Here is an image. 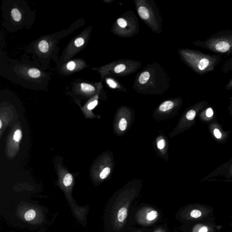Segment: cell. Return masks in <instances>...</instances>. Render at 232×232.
I'll return each instance as SVG.
<instances>
[{"instance_id": "cell-28", "label": "cell", "mask_w": 232, "mask_h": 232, "mask_svg": "<svg viewBox=\"0 0 232 232\" xmlns=\"http://www.w3.org/2000/svg\"><path fill=\"white\" fill-rule=\"evenodd\" d=\"M208 228L204 226V227H202V228H200V229H198V232H208Z\"/></svg>"}, {"instance_id": "cell-22", "label": "cell", "mask_w": 232, "mask_h": 232, "mask_svg": "<svg viewBox=\"0 0 232 232\" xmlns=\"http://www.w3.org/2000/svg\"><path fill=\"white\" fill-rule=\"evenodd\" d=\"M76 67V64L74 61H70L67 64V68L70 71H73Z\"/></svg>"}, {"instance_id": "cell-3", "label": "cell", "mask_w": 232, "mask_h": 232, "mask_svg": "<svg viewBox=\"0 0 232 232\" xmlns=\"http://www.w3.org/2000/svg\"><path fill=\"white\" fill-rule=\"evenodd\" d=\"M139 15L143 20H147L150 17V13L146 7L140 6L138 9Z\"/></svg>"}, {"instance_id": "cell-10", "label": "cell", "mask_w": 232, "mask_h": 232, "mask_svg": "<svg viewBox=\"0 0 232 232\" xmlns=\"http://www.w3.org/2000/svg\"><path fill=\"white\" fill-rule=\"evenodd\" d=\"M151 230L142 228H136L133 226H130L125 232H151Z\"/></svg>"}, {"instance_id": "cell-25", "label": "cell", "mask_w": 232, "mask_h": 232, "mask_svg": "<svg viewBox=\"0 0 232 232\" xmlns=\"http://www.w3.org/2000/svg\"><path fill=\"white\" fill-rule=\"evenodd\" d=\"M166 146V142L164 139L161 140L157 143V147L160 149H162Z\"/></svg>"}, {"instance_id": "cell-6", "label": "cell", "mask_w": 232, "mask_h": 232, "mask_svg": "<svg viewBox=\"0 0 232 232\" xmlns=\"http://www.w3.org/2000/svg\"><path fill=\"white\" fill-rule=\"evenodd\" d=\"M11 15L15 22H20L22 19V14L17 8H13L12 10Z\"/></svg>"}, {"instance_id": "cell-11", "label": "cell", "mask_w": 232, "mask_h": 232, "mask_svg": "<svg viewBox=\"0 0 232 232\" xmlns=\"http://www.w3.org/2000/svg\"><path fill=\"white\" fill-rule=\"evenodd\" d=\"M150 77V74L148 72H144L140 74L139 78V81L141 84H144L148 81Z\"/></svg>"}, {"instance_id": "cell-1", "label": "cell", "mask_w": 232, "mask_h": 232, "mask_svg": "<svg viewBox=\"0 0 232 232\" xmlns=\"http://www.w3.org/2000/svg\"><path fill=\"white\" fill-rule=\"evenodd\" d=\"M160 216L159 211L154 207L144 206L136 210L133 218L138 225L147 227L157 222Z\"/></svg>"}, {"instance_id": "cell-13", "label": "cell", "mask_w": 232, "mask_h": 232, "mask_svg": "<svg viewBox=\"0 0 232 232\" xmlns=\"http://www.w3.org/2000/svg\"><path fill=\"white\" fill-rule=\"evenodd\" d=\"M73 179V178L72 175L71 174H69V173L66 174L64 178V184L66 187L70 186L72 183Z\"/></svg>"}, {"instance_id": "cell-7", "label": "cell", "mask_w": 232, "mask_h": 232, "mask_svg": "<svg viewBox=\"0 0 232 232\" xmlns=\"http://www.w3.org/2000/svg\"><path fill=\"white\" fill-rule=\"evenodd\" d=\"M202 212L200 210H193L190 211L189 212V214L186 215H187V218L188 219L189 218H194V219H197V218H200L201 216Z\"/></svg>"}, {"instance_id": "cell-8", "label": "cell", "mask_w": 232, "mask_h": 232, "mask_svg": "<svg viewBox=\"0 0 232 232\" xmlns=\"http://www.w3.org/2000/svg\"><path fill=\"white\" fill-rule=\"evenodd\" d=\"M39 49L41 52L45 53L48 52L49 50V45L47 41L45 40L41 41L38 45Z\"/></svg>"}, {"instance_id": "cell-5", "label": "cell", "mask_w": 232, "mask_h": 232, "mask_svg": "<svg viewBox=\"0 0 232 232\" xmlns=\"http://www.w3.org/2000/svg\"><path fill=\"white\" fill-rule=\"evenodd\" d=\"M36 211L35 210H29L24 214V219L27 221H30L32 220L35 219L36 216Z\"/></svg>"}, {"instance_id": "cell-9", "label": "cell", "mask_w": 232, "mask_h": 232, "mask_svg": "<svg viewBox=\"0 0 232 232\" xmlns=\"http://www.w3.org/2000/svg\"><path fill=\"white\" fill-rule=\"evenodd\" d=\"M82 90L85 93H90L95 91V88L92 85L89 84L82 83L81 85Z\"/></svg>"}, {"instance_id": "cell-20", "label": "cell", "mask_w": 232, "mask_h": 232, "mask_svg": "<svg viewBox=\"0 0 232 232\" xmlns=\"http://www.w3.org/2000/svg\"><path fill=\"white\" fill-rule=\"evenodd\" d=\"M117 24L119 27L122 28H124L127 26V23L126 20L123 18H119L117 20Z\"/></svg>"}, {"instance_id": "cell-17", "label": "cell", "mask_w": 232, "mask_h": 232, "mask_svg": "<svg viewBox=\"0 0 232 232\" xmlns=\"http://www.w3.org/2000/svg\"><path fill=\"white\" fill-rule=\"evenodd\" d=\"M22 138V132L20 130L18 129L15 131L13 139L15 142H18Z\"/></svg>"}, {"instance_id": "cell-29", "label": "cell", "mask_w": 232, "mask_h": 232, "mask_svg": "<svg viewBox=\"0 0 232 232\" xmlns=\"http://www.w3.org/2000/svg\"><path fill=\"white\" fill-rule=\"evenodd\" d=\"M2 122H1V121H0V128H1V127H2Z\"/></svg>"}, {"instance_id": "cell-12", "label": "cell", "mask_w": 232, "mask_h": 232, "mask_svg": "<svg viewBox=\"0 0 232 232\" xmlns=\"http://www.w3.org/2000/svg\"><path fill=\"white\" fill-rule=\"evenodd\" d=\"M28 74L31 77L33 78H38L41 76V73L39 69L32 68L29 70Z\"/></svg>"}, {"instance_id": "cell-15", "label": "cell", "mask_w": 232, "mask_h": 232, "mask_svg": "<svg viewBox=\"0 0 232 232\" xmlns=\"http://www.w3.org/2000/svg\"><path fill=\"white\" fill-rule=\"evenodd\" d=\"M110 169L109 167H106L104 168L103 171H102L101 173H100V177L102 179H104L105 178H107L109 175L110 174Z\"/></svg>"}, {"instance_id": "cell-21", "label": "cell", "mask_w": 232, "mask_h": 232, "mask_svg": "<svg viewBox=\"0 0 232 232\" xmlns=\"http://www.w3.org/2000/svg\"><path fill=\"white\" fill-rule=\"evenodd\" d=\"M85 43V40L81 37H79L74 41V44L77 47H80Z\"/></svg>"}, {"instance_id": "cell-18", "label": "cell", "mask_w": 232, "mask_h": 232, "mask_svg": "<svg viewBox=\"0 0 232 232\" xmlns=\"http://www.w3.org/2000/svg\"><path fill=\"white\" fill-rule=\"evenodd\" d=\"M119 126L121 130H125L126 127H127V122L125 118H122L121 120H120Z\"/></svg>"}, {"instance_id": "cell-2", "label": "cell", "mask_w": 232, "mask_h": 232, "mask_svg": "<svg viewBox=\"0 0 232 232\" xmlns=\"http://www.w3.org/2000/svg\"><path fill=\"white\" fill-rule=\"evenodd\" d=\"M230 46L231 45L229 43L222 41L216 43L215 45V48L219 52H225L229 50Z\"/></svg>"}, {"instance_id": "cell-26", "label": "cell", "mask_w": 232, "mask_h": 232, "mask_svg": "<svg viewBox=\"0 0 232 232\" xmlns=\"http://www.w3.org/2000/svg\"><path fill=\"white\" fill-rule=\"evenodd\" d=\"M214 135L217 138L220 139L222 137V134L220 131L218 129H215L214 130Z\"/></svg>"}, {"instance_id": "cell-27", "label": "cell", "mask_w": 232, "mask_h": 232, "mask_svg": "<svg viewBox=\"0 0 232 232\" xmlns=\"http://www.w3.org/2000/svg\"><path fill=\"white\" fill-rule=\"evenodd\" d=\"M213 114H214V113H213V111L212 108H209L207 110L206 116H207L208 117H211L213 116Z\"/></svg>"}, {"instance_id": "cell-14", "label": "cell", "mask_w": 232, "mask_h": 232, "mask_svg": "<svg viewBox=\"0 0 232 232\" xmlns=\"http://www.w3.org/2000/svg\"><path fill=\"white\" fill-rule=\"evenodd\" d=\"M168 227L166 224H161L154 229L151 230V232H168Z\"/></svg>"}, {"instance_id": "cell-23", "label": "cell", "mask_w": 232, "mask_h": 232, "mask_svg": "<svg viewBox=\"0 0 232 232\" xmlns=\"http://www.w3.org/2000/svg\"><path fill=\"white\" fill-rule=\"evenodd\" d=\"M107 82L108 84L109 85V86L112 88L114 89V88H116L117 87V84L113 80L108 79L107 80Z\"/></svg>"}, {"instance_id": "cell-16", "label": "cell", "mask_w": 232, "mask_h": 232, "mask_svg": "<svg viewBox=\"0 0 232 232\" xmlns=\"http://www.w3.org/2000/svg\"><path fill=\"white\" fill-rule=\"evenodd\" d=\"M126 67L124 64H120L116 66L114 68V72L116 73H120L125 70Z\"/></svg>"}, {"instance_id": "cell-19", "label": "cell", "mask_w": 232, "mask_h": 232, "mask_svg": "<svg viewBox=\"0 0 232 232\" xmlns=\"http://www.w3.org/2000/svg\"><path fill=\"white\" fill-rule=\"evenodd\" d=\"M196 113L194 110H190L186 114V118L189 120H193L196 117Z\"/></svg>"}, {"instance_id": "cell-24", "label": "cell", "mask_w": 232, "mask_h": 232, "mask_svg": "<svg viewBox=\"0 0 232 232\" xmlns=\"http://www.w3.org/2000/svg\"><path fill=\"white\" fill-rule=\"evenodd\" d=\"M98 103V102L97 100H95V101L90 103L88 106V109L91 110L94 109L95 107L97 106Z\"/></svg>"}, {"instance_id": "cell-4", "label": "cell", "mask_w": 232, "mask_h": 232, "mask_svg": "<svg viewBox=\"0 0 232 232\" xmlns=\"http://www.w3.org/2000/svg\"><path fill=\"white\" fill-rule=\"evenodd\" d=\"M174 106V103L172 101H167L164 102L160 105L159 109L161 111L165 112L170 110Z\"/></svg>"}]
</instances>
